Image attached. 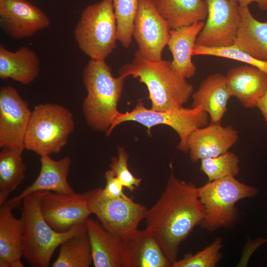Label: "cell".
<instances>
[{"mask_svg":"<svg viewBox=\"0 0 267 267\" xmlns=\"http://www.w3.org/2000/svg\"><path fill=\"white\" fill-rule=\"evenodd\" d=\"M92 263L87 225L64 241L52 267H89Z\"/></svg>","mask_w":267,"mask_h":267,"instance_id":"27","label":"cell"},{"mask_svg":"<svg viewBox=\"0 0 267 267\" xmlns=\"http://www.w3.org/2000/svg\"><path fill=\"white\" fill-rule=\"evenodd\" d=\"M195 55H209L235 60L254 66L267 74V62L255 58L234 45L222 47L195 46L193 56Z\"/></svg>","mask_w":267,"mask_h":267,"instance_id":"31","label":"cell"},{"mask_svg":"<svg viewBox=\"0 0 267 267\" xmlns=\"http://www.w3.org/2000/svg\"><path fill=\"white\" fill-rule=\"evenodd\" d=\"M207 20L195 46L222 47L234 44L240 23L239 5L233 0H204Z\"/></svg>","mask_w":267,"mask_h":267,"instance_id":"11","label":"cell"},{"mask_svg":"<svg viewBox=\"0 0 267 267\" xmlns=\"http://www.w3.org/2000/svg\"><path fill=\"white\" fill-rule=\"evenodd\" d=\"M86 225L94 267H122L120 238L91 219H88Z\"/></svg>","mask_w":267,"mask_h":267,"instance_id":"24","label":"cell"},{"mask_svg":"<svg viewBox=\"0 0 267 267\" xmlns=\"http://www.w3.org/2000/svg\"><path fill=\"white\" fill-rule=\"evenodd\" d=\"M139 0H112L117 22V38L128 48L133 40L134 23Z\"/></svg>","mask_w":267,"mask_h":267,"instance_id":"28","label":"cell"},{"mask_svg":"<svg viewBox=\"0 0 267 267\" xmlns=\"http://www.w3.org/2000/svg\"><path fill=\"white\" fill-rule=\"evenodd\" d=\"M209 116L201 107H182L164 111H155L145 107L139 101L131 111L118 112L114 118L111 126L106 132L109 135L118 125L125 122L134 121L147 128L150 134L151 128L158 125H166L171 127L178 134L180 141L178 148L183 153L189 151L188 138L195 130L209 125Z\"/></svg>","mask_w":267,"mask_h":267,"instance_id":"8","label":"cell"},{"mask_svg":"<svg viewBox=\"0 0 267 267\" xmlns=\"http://www.w3.org/2000/svg\"><path fill=\"white\" fill-rule=\"evenodd\" d=\"M240 23L234 45L255 58L267 62V21L256 19L248 6H238Z\"/></svg>","mask_w":267,"mask_h":267,"instance_id":"23","label":"cell"},{"mask_svg":"<svg viewBox=\"0 0 267 267\" xmlns=\"http://www.w3.org/2000/svg\"><path fill=\"white\" fill-rule=\"evenodd\" d=\"M238 138L237 131L231 126L210 123L198 128L190 134L187 140L190 159L196 162L220 155L228 151Z\"/></svg>","mask_w":267,"mask_h":267,"instance_id":"17","label":"cell"},{"mask_svg":"<svg viewBox=\"0 0 267 267\" xmlns=\"http://www.w3.org/2000/svg\"><path fill=\"white\" fill-rule=\"evenodd\" d=\"M119 76L125 78L131 76L144 84L149 92L151 109L155 111L182 107L194 91L193 85L175 72L171 60L150 61L135 53L132 62L120 69Z\"/></svg>","mask_w":267,"mask_h":267,"instance_id":"2","label":"cell"},{"mask_svg":"<svg viewBox=\"0 0 267 267\" xmlns=\"http://www.w3.org/2000/svg\"><path fill=\"white\" fill-rule=\"evenodd\" d=\"M204 24L199 21L170 31L167 45L173 55L172 66L182 78H190L195 74L196 68L191 58L196 39Z\"/></svg>","mask_w":267,"mask_h":267,"instance_id":"20","label":"cell"},{"mask_svg":"<svg viewBox=\"0 0 267 267\" xmlns=\"http://www.w3.org/2000/svg\"><path fill=\"white\" fill-rule=\"evenodd\" d=\"M256 107L261 112L267 125V92L258 100Z\"/></svg>","mask_w":267,"mask_h":267,"instance_id":"35","label":"cell"},{"mask_svg":"<svg viewBox=\"0 0 267 267\" xmlns=\"http://www.w3.org/2000/svg\"><path fill=\"white\" fill-rule=\"evenodd\" d=\"M225 76L219 73L208 76L192 94L191 107H201L210 118V123L221 124L231 97Z\"/></svg>","mask_w":267,"mask_h":267,"instance_id":"19","label":"cell"},{"mask_svg":"<svg viewBox=\"0 0 267 267\" xmlns=\"http://www.w3.org/2000/svg\"><path fill=\"white\" fill-rule=\"evenodd\" d=\"M237 2L239 6H248L251 3H257L259 9L262 11H267V0H233Z\"/></svg>","mask_w":267,"mask_h":267,"instance_id":"34","label":"cell"},{"mask_svg":"<svg viewBox=\"0 0 267 267\" xmlns=\"http://www.w3.org/2000/svg\"><path fill=\"white\" fill-rule=\"evenodd\" d=\"M23 149L2 148L0 152V205L22 182L26 166L22 154Z\"/></svg>","mask_w":267,"mask_h":267,"instance_id":"26","label":"cell"},{"mask_svg":"<svg viewBox=\"0 0 267 267\" xmlns=\"http://www.w3.org/2000/svg\"><path fill=\"white\" fill-rule=\"evenodd\" d=\"M129 155L123 148L118 150V157L111 159L110 170L119 178L124 187L130 191L135 190L140 185L142 179L135 177L130 171L128 166Z\"/></svg>","mask_w":267,"mask_h":267,"instance_id":"32","label":"cell"},{"mask_svg":"<svg viewBox=\"0 0 267 267\" xmlns=\"http://www.w3.org/2000/svg\"><path fill=\"white\" fill-rule=\"evenodd\" d=\"M222 239L217 237L213 243L194 254H189L173 263V267H214L222 258Z\"/></svg>","mask_w":267,"mask_h":267,"instance_id":"30","label":"cell"},{"mask_svg":"<svg viewBox=\"0 0 267 267\" xmlns=\"http://www.w3.org/2000/svg\"><path fill=\"white\" fill-rule=\"evenodd\" d=\"M22 200L8 199L0 205V267H24L23 256V220L12 214Z\"/></svg>","mask_w":267,"mask_h":267,"instance_id":"16","label":"cell"},{"mask_svg":"<svg viewBox=\"0 0 267 267\" xmlns=\"http://www.w3.org/2000/svg\"><path fill=\"white\" fill-rule=\"evenodd\" d=\"M46 191L32 193L22 200L23 256L33 267H48L57 247L86 226L87 222L66 232L54 230L44 219L40 209L41 198Z\"/></svg>","mask_w":267,"mask_h":267,"instance_id":"4","label":"cell"},{"mask_svg":"<svg viewBox=\"0 0 267 267\" xmlns=\"http://www.w3.org/2000/svg\"><path fill=\"white\" fill-rule=\"evenodd\" d=\"M49 17L26 0H0V25L9 37L21 40L50 26Z\"/></svg>","mask_w":267,"mask_h":267,"instance_id":"14","label":"cell"},{"mask_svg":"<svg viewBox=\"0 0 267 267\" xmlns=\"http://www.w3.org/2000/svg\"><path fill=\"white\" fill-rule=\"evenodd\" d=\"M106 184L102 188L103 194L111 198L125 197L127 196L123 191L124 186L111 170L106 172L104 175Z\"/></svg>","mask_w":267,"mask_h":267,"instance_id":"33","label":"cell"},{"mask_svg":"<svg viewBox=\"0 0 267 267\" xmlns=\"http://www.w3.org/2000/svg\"><path fill=\"white\" fill-rule=\"evenodd\" d=\"M203 218L198 187L171 174L160 198L147 210L144 219L146 228L172 265L177 260L180 245Z\"/></svg>","mask_w":267,"mask_h":267,"instance_id":"1","label":"cell"},{"mask_svg":"<svg viewBox=\"0 0 267 267\" xmlns=\"http://www.w3.org/2000/svg\"><path fill=\"white\" fill-rule=\"evenodd\" d=\"M40 162L39 176L32 184L15 197L16 199L22 200L28 194L41 191L60 193L75 192L67 180L71 164L69 157L65 156L59 160H54L49 155H43L41 156Z\"/></svg>","mask_w":267,"mask_h":267,"instance_id":"21","label":"cell"},{"mask_svg":"<svg viewBox=\"0 0 267 267\" xmlns=\"http://www.w3.org/2000/svg\"><path fill=\"white\" fill-rule=\"evenodd\" d=\"M40 60L33 49L22 46L14 52L0 45V78L11 79L23 85H29L38 77Z\"/></svg>","mask_w":267,"mask_h":267,"instance_id":"22","label":"cell"},{"mask_svg":"<svg viewBox=\"0 0 267 267\" xmlns=\"http://www.w3.org/2000/svg\"><path fill=\"white\" fill-rule=\"evenodd\" d=\"M228 89L246 108L256 107L267 92V74L249 65L231 69L225 76Z\"/></svg>","mask_w":267,"mask_h":267,"instance_id":"18","label":"cell"},{"mask_svg":"<svg viewBox=\"0 0 267 267\" xmlns=\"http://www.w3.org/2000/svg\"><path fill=\"white\" fill-rule=\"evenodd\" d=\"M122 267H168L172 265L146 228L120 238Z\"/></svg>","mask_w":267,"mask_h":267,"instance_id":"15","label":"cell"},{"mask_svg":"<svg viewBox=\"0 0 267 267\" xmlns=\"http://www.w3.org/2000/svg\"><path fill=\"white\" fill-rule=\"evenodd\" d=\"M126 78L114 77L105 60H91L83 71V82L87 95L83 112L88 125L93 129L107 132L119 112L118 102Z\"/></svg>","mask_w":267,"mask_h":267,"instance_id":"3","label":"cell"},{"mask_svg":"<svg viewBox=\"0 0 267 267\" xmlns=\"http://www.w3.org/2000/svg\"><path fill=\"white\" fill-rule=\"evenodd\" d=\"M79 48L91 60H105L116 47L117 22L112 0H101L82 11L74 31Z\"/></svg>","mask_w":267,"mask_h":267,"instance_id":"7","label":"cell"},{"mask_svg":"<svg viewBox=\"0 0 267 267\" xmlns=\"http://www.w3.org/2000/svg\"><path fill=\"white\" fill-rule=\"evenodd\" d=\"M160 14L171 29L190 25L207 18L208 9L204 0H153Z\"/></svg>","mask_w":267,"mask_h":267,"instance_id":"25","label":"cell"},{"mask_svg":"<svg viewBox=\"0 0 267 267\" xmlns=\"http://www.w3.org/2000/svg\"><path fill=\"white\" fill-rule=\"evenodd\" d=\"M42 214L55 231L64 232L85 223L91 214L86 192L60 193L47 191L40 201Z\"/></svg>","mask_w":267,"mask_h":267,"instance_id":"12","label":"cell"},{"mask_svg":"<svg viewBox=\"0 0 267 267\" xmlns=\"http://www.w3.org/2000/svg\"><path fill=\"white\" fill-rule=\"evenodd\" d=\"M239 159L234 153L227 151L218 156L201 160L200 170L213 181L227 177H235L240 171Z\"/></svg>","mask_w":267,"mask_h":267,"instance_id":"29","label":"cell"},{"mask_svg":"<svg viewBox=\"0 0 267 267\" xmlns=\"http://www.w3.org/2000/svg\"><path fill=\"white\" fill-rule=\"evenodd\" d=\"M91 213L109 232L122 238L138 229L145 218L146 207L128 196L111 198L102 193V188L86 192Z\"/></svg>","mask_w":267,"mask_h":267,"instance_id":"9","label":"cell"},{"mask_svg":"<svg viewBox=\"0 0 267 267\" xmlns=\"http://www.w3.org/2000/svg\"><path fill=\"white\" fill-rule=\"evenodd\" d=\"M171 29L157 10L153 0H139L133 32V38L138 46L135 53L148 60L162 59Z\"/></svg>","mask_w":267,"mask_h":267,"instance_id":"10","label":"cell"},{"mask_svg":"<svg viewBox=\"0 0 267 267\" xmlns=\"http://www.w3.org/2000/svg\"><path fill=\"white\" fill-rule=\"evenodd\" d=\"M72 113L55 103L36 105L32 111L25 138V149L40 155L59 153L74 131Z\"/></svg>","mask_w":267,"mask_h":267,"instance_id":"6","label":"cell"},{"mask_svg":"<svg viewBox=\"0 0 267 267\" xmlns=\"http://www.w3.org/2000/svg\"><path fill=\"white\" fill-rule=\"evenodd\" d=\"M259 192L258 188L242 183L234 177L208 181L198 187L204 209L200 225L209 231L232 227L238 218L236 204L243 199L255 197Z\"/></svg>","mask_w":267,"mask_h":267,"instance_id":"5","label":"cell"},{"mask_svg":"<svg viewBox=\"0 0 267 267\" xmlns=\"http://www.w3.org/2000/svg\"><path fill=\"white\" fill-rule=\"evenodd\" d=\"M32 111L11 86L0 89V147L25 149L24 141Z\"/></svg>","mask_w":267,"mask_h":267,"instance_id":"13","label":"cell"}]
</instances>
